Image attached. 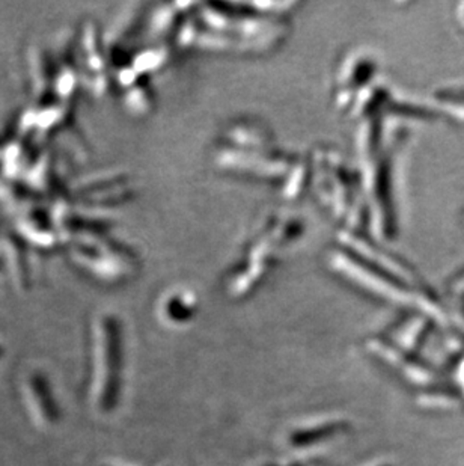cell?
<instances>
[{"label":"cell","mask_w":464,"mask_h":466,"mask_svg":"<svg viewBox=\"0 0 464 466\" xmlns=\"http://www.w3.org/2000/svg\"><path fill=\"white\" fill-rule=\"evenodd\" d=\"M5 270V258H2L0 257V273L4 272Z\"/></svg>","instance_id":"1"}]
</instances>
